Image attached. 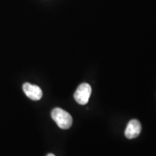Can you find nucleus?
Here are the masks:
<instances>
[{
  "label": "nucleus",
  "mask_w": 156,
  "mask_h": 156,
  "mask_svg": "<svg viewBox=\"0 0 156 156\" xmlns=\"http://www.w3.org/2000/svg\"><path fill=\"white\" fill-rule=\"evenodd\" d=\"M92 89L90 85L87 83H82L76 90L74 98L75 100L80 105H85L88 102Z\"/></svg>",
  "instance_id": "f03ea898"
},
{
  "label": "nucleus",
  "mask_w": 156,
  "mask_h": 156,
  "mask_svg": "<svg viewBox=\"0 0 156 156\" xmlns=\"http://www.w3.org/2000/svg\"><path fill=\"white\" fill-rule=\"evenodd\" d=\"M23 89L25 94L33 101H39L43 96L41 89L35 85H31L29 83L23 84Z\"/></svg>",
  "instance_id": "7ed1b4c3"
},
{
  "label": "nucleus",
  "mask_w": 156,
  "mask_h": 156,
  "mask_svg": "<svg viewBox=\"0 0 156 156\" xmlns=\"http://www.w3.org/2000/svg\"><path fill=\"white\" fill-rule=\"evenodd\" d=\"M51 117L58 126L62 129H67L73 125V117L69 113L60 108H55L51 112Z\"/></svg>",
  "instance_id": "f257e3e1"
},
{
  "label": "nucleus",
  "mask_w": 156,
  "mask_h": 156,
  "mask_svg": "<svg viewBox=\"0 0 156 156\" xmlns=\"http://www.w3.org/2000/svg\"><path fill=\"white\" fill-rule=\"evenodd\" d=\"M46 156H55V155H54V154H52V153H49V154H48Z\"/></svg>",
  "instance_id": "39448f33"
},
{
  "label": "nucleus",
  "mask_w": 156,
  "mask_h": 156,
  "mask_svg": "<svg viewBox=\"0 0 156 156\" xmlns=\"http://www.w3.org/2000/svg\"><path fill=\"white\" fill-rule=\"evenodd\" d=\"M142 131L140 122L136 119H132L127 124L125 129V136L128 139H134L140 135Z\"/></svg>",
  "instance_id": "20e7f679"
}]
</instances>
